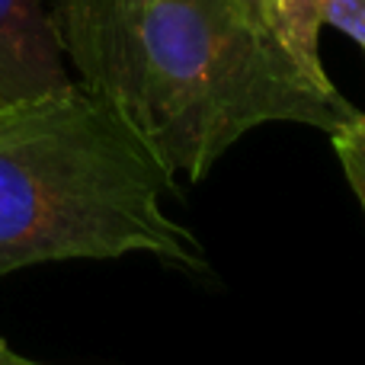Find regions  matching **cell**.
Returning a JSON list of instances; mask_svg holds the SVG:
<instances>
[{
	"label": "cell",
	"mask_w": 365,
	"mask_h": 365,
	"mask_svg": "<svg viewBox=\"0 0 365 365\" xmlns=\"http://www.w3.org/2000/svg\"><path fill=\"white\" fill-rule=\"evenodd\" d=\"M259 6H263V13L269 16V23H272V13H276V0H257Z\"/></svg>",
	"instance_id": "obj_7"
},
{
	"label": "cell",
	"mask_w": 365,
	"mask_h": 365,
	"mask_svg": "<svg viewBox=\"0 0 365 365\" xmlns=\"http://www.w3.org/2000/svg\"><path fill=\"white\" fill-rule=\"evenodd\" d=\"M170 192L177 180L83 83L0 106V276L125 253L205 269L195 234L167 215Z\"/></svg>",
	"instance_id": "obj_2"
},
{
	"label": "cell",
	"mask_w": 365,
	"mask_h": 365,
	"mask_svg": "<svg viewBox=\"0 0 365 365\" xmlns=\"http://www.w3.org/2000/svg\"><path fill=\"white\" fill-rule=\"evenodd\" d=\"M334 151L340 158V167L346 173L349 186H353L356 199H359L365 212V113L356 115L349 125H343L336 135H330Z\"/></svg>",
	"instance_id": "obj_5"
},
{
	"label": "cell",
	"mask_w": 365,
	"mask_h": 365,
	"mask_svg": "<svg viewBox=\"0 0 365 365\" xmlns=\"http://www.w3.org/2000/svg\"><path fill=\"white\" fill-rule=\"evenodd\" d=\"M272 26L302 68L314 77H327L317 51L324 26L346 32L365 51V0H276Z\"/></svg>",
	"instance_id": "obj_4"
},
{
	"label": "cell",
	"mask_w": 365,
	"mask_h": 365,
	"mask_svg": "<svg viewBox=\"0 0 365 365\" xmlns=\"http://www.w3.org/2000/svg\"><path fill=\"white\" fill-rule=\"evenodd\" d=\"M64 48L42 0H0V106L71 87Z\"/></svg>",
	"instance_id": "obj_3"
},
{
	"label": "cell",
	"mask_w": 365,
	"mask_h": 365,
	"mask_svg": "<svg viewBox=\"0 0 365 365\" xmlns=\"http://www.w3.org/2000/svg\"><path fill=\"white\" fill-rule=\"evenodd\" d=\"M26 365H42V362H32V359H26Z\"/></svg>",
	"instance_id": "obj_8"
},
{
	"label": "cell",
	"mask_w": 365,
	"mask_h": 365,
	"mask_svg": "<svg viewBox=\"0 0 365 365\" xmlns=\"http://www.w3.org/2000/svg\"><path fill=\"white\" fill-rule=\"evenodd\" d=\"M64 58L164 164L199 182L247 132L336 135L359 109L302 68L257 0H55Z\"/></svg>",
	"instance_id": "obj_1"
},
{
	"label": "cell",
	"mask_w": 365,
	"mask_h": 365,
	"mask_svg": "<svg viewBox=\"0 0 365 365\" xmlns=\"http://www.w3.org/2000/svg\"><path fill=\"white\" fill-rule=\"evenodd\" d=\"M0 365H26V356L13 353V349L6 346L4 340H0Z\"/></svg>",
	"instance_id": "obj_6"
}]
</instances>
